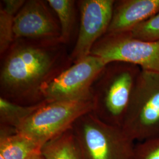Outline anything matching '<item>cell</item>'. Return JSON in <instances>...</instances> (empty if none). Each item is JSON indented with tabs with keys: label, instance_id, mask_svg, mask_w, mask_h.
I'll return each instance as SVG.
<instances>
[{
	"label": "cell",
	"instance_id": "6da1fadb",
	"mask_svg": "<svg viewBox=\"0 0 159 159\" xmlns=\"http://www.w3.org/2000/svg\"><path fill=\"white\" fill-rule=\"evenodd\" d=\"M66 46L60 41L15 40L1 58V97L23 106L44 102L42 89L73 64Z\"/></svg>",
	"mask_w": 159,
	"mask_h": 159
},
{
	"label": "cell",
	"instance_id": "7a4b0ae2",
	"mask_svg": "<svg viewBox=\"0 0 159 159\" xmlns=\"http://www.w3.org/2000/svg\"><path fill=\"white\" fill-rule=\"evenodd\" d=\"M142 69L124 62L106 64L91 89L93 113L110 125L123 127Z\"/></svg>",
	"mask_w": 159,
	"mask_h": 159
},
{
	"label": "cell",
	"instance_id": "3957f363",
	"mask_svg": "<svg viewBox=\"0 0 159 159\" xmlns=\"http://www.w3.org/2000/svg\"><path fill=\"white\" fill-rule=\"evenodd\" d=\"M71 130L80 159H131L134 142L121 127L110 125L92 111L83 115Z\"/></svg>",
	"mask_w": 159,
	"mask_h": 159
},
{
	"label": "cell",
	"instance_id": "277c9868",
	"mask_svg": "<svg viewBox=\"0 0 159 159\" xmlns=\"http://www.w3.org/2000/svg\"><path fill=\"white\" fill-rule=\"evenodd\" d=\"M93 106L92 95L72 100L46 101L16 130L43 147L71 129L80 117L93 111Z\"/></svg>",
	"mask_w": 159,
	"mask_h": 159
},
{
	"label": "cell",
	"instance_id": "5b68a950",
	"mask_svg": "<svg viewBox=\"0 0 159 159\" xmlns=\"http://www.w3.org/2000/svg\"><path fill=\"white\" fill-rule=\"evenodd\" d=\"M134 142L159 137V73L142 70L122 127Z\"/></svg>",
	"mask_w": 159,
	"mask_h": 159
},
{
	"label": "cell",
	"instance_id": "8992f818",
	"mask_svg": "<svg viewBox=\"0 0 159 159\" xmlns=\"http://www.w3.org/2000/svg\"><path fill=\"white\" fill-rule=\"evenodd\" d=\"M90 55L107 64L130 63L142 70L159 73V40L139 39L130 31L104 34L93 46Z\"/></svg>",
	"mask_w": 159,
	"mask_h": 159
},
{
	"label": "cell",
	"instance_id": "52a82bcc",
	"mask_svg": "<svg viewBox=\"0 0 159 159\" xmlns=\"http://www.w3.org/2000/svg\"><path fill=\"white\" fill-rule=\"evenodd\" d=\"M107 64L99 57L90 55L75 63L42 89L48 102L72 100L91 96L95 80Z\"/></svg>",
	"mask_w": 159,
	"mask_h": 159
},
{
	"label": "cell",
	"instance_id": "ba28073f",
	"mask_svg": "<svg viewBox=\"0 0 159 159\" xmlns=\"http://www.w3.org/2000/svg\"><path fill=\"white\" fill-rule=\"evenodd\" d=\"M114 0H81L79 33L70 57L73 64L90 55L98 40L106 34L111 20Z\"/></svg>",
	"mask_w": 159,
	"mask_h": 159
},
{
	"label": "cell",
	"instance_id": "9c48e42d",
	"mask_svg": "<svg viewBox=\"0 0 159 159\" xmlns=\"http://www.w3.org/2000/svg\"><path fill=\"white\" fill-rule=\"evenodd\" d=\"M48 6L47 1L40 0H29L24 2L14 20L15 40L61 42L60 23Z\"/></svg>",
	"mask_w": 159,
	"mask_h": 159
},
{
	"label": "cell",
	"instance_id": "30bf717a",
	"mask_svg": "<svg viewBox=\"0 0 159 159\" xmlns=\"http://www.w3.org/2000/svg\"><path fill=\"white\" fill-rule=\"evenodd\" d=\"M159 13V0L115 1L106 33L131 31Z\"/></svg>",
	"mask_w": 159,
	"mask_h": 159
},
{
	"label": "cell",
	"instance_id": "8fae6325",
	"mask_svg": "<svg viewBox=\"0 0 159 159\" xmlns=\"http://www.w3.org/2000/svg\"><path fill=\"white\" fill-rule=\"evenodd\" d=\"M41 146L16 129L0 126V155L5 159H25Z\"/></svg>",
	"mask_w": 159,
	"mask_h": 159
},
{
	"label": "cell",
	"instance_id": "7c38bea8",
	"mask_svg": "<svg viewBox=\"0 0 159 159\" xmlns=\"http://www.w3.org/2000/svg\"><path fill=\"white\" fill-rule=\"evenodd\" d=\"M0 5V54L4 55L15 41L14 20L25 2L24 0H4Z\"/></svg>",
	"mask_w": 159,
	"mask_h": 159
},
{
	"label": "cell",
	"instance_id": "4fadbf2b",
	"mask_svg": "<svg viewBox=\"0 0 159 159\" xmlns=\"http://www.w3.org/2000/svg\"><path fill=\"white\" fill-rule=\"evenodd\" d=\"M41 152L44 159H80L71 129L46 143Z\"/></svg>",
	"mask_w": 159,
	"mask_h": 159
},
{
	"label": "cell",
	"instance_id": "5bb4252c",
	"mask_svg": "<svg viewBox=\"0 0 159 159\" xmlns=\"http://www.w3.org/2000/svg\"><path fill=\"white\" fill-rule=\"evenodd\" d=\"M46 101L33 106H23L0 97V126L16 129Z\"/></svg>",
	"mask_w": 159,
	"mask_h": 159
},
{
	"label": "cell",
	"instance_id": "9a60e30c",
	"mask_svg": "<svg viewBox=\"0 0 159 159\" xmlns=\"http://www.w3.org/2000/svg\"><path fill=\"white\" fill-rule=\"evenodd\" d=\"M55 12L61 28V42L66 45L70 41L75 23V1L73 0L47 1Z\"/></svg>",
	"mask_w": 159,
	"mask_h": 159
},
{
	"label": "cell",
	"instance_id": "2e32d148",
	"mask_svg": "<svg viewBox=\"0 0 159 159\" xmlns=\"http://www.w3.org/2000/svg\"><path fill=\"white\" fill-rule=\"evenodd\" d=\"M130 32L134 37L139 39L159 40V13L137 25Z\"/></svg>",
	"mask_w": 159,
	"mask_h": 159
},
{
	"label": "cell",
	"instance_id": "e0dca14e",
	"mask_svg": "<svg viewBox=\"0 0 159 159\" xmlns=\"http://www.w3.org/2000/svg\"><path fill=\"white\" fill-rule=\"evenodd\" d=\"M131 159H159V137L134 144Z\"/></svg>",
	"mask_w": 159,
	"mask_h": 159
},
{
	"label": "cell",
	"instance_id": "ac0fdd59",
	"mask_svg": "<svg viewBox=\"0 0 159 159\" xmlns=\"http://www.w3.org/2000/svg\"><path fill=\"white\" fill-rule=\"evenodd\" d=\"M25 159H44L41 152V148L33 152Z\"/></svg>",
	"mask_w": 159,
	"mask_h": 159
},
{
	"label": "cell",
	"instance_id": "d6986e66",
	"mask_svg": "<svg viewBox=\"0 0 159 159\" xmlns=\"http://www.w3.org/2000/svg\"><path fill=\"white\" fill-rule=\"evenodd\" d=\"M0 159H4V157H2V156H1V155H0Z\"/></svg>",
	"mask_w": 159,
	"mask_h": 159
}]
</instances>
